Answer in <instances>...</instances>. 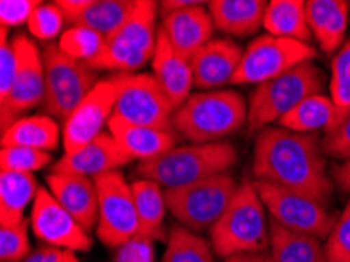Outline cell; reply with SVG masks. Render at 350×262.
Here are the masks:
<instances>
[{
    "instance_id": "cell-1",
    "label": "cell",
    "mask_w": 350,
    "mask_h": 262,
    "mask_svg": "<svg viewBox=\"0 0 350 262\" xmlns=\"http://www.w3.org/2000/svg\"><path fill=\"white\" fill-rule=\"evenodd\" d=\"M253 174L283 189L306 195L327 205L333 179L317 133H299L284 127L259 131L253 153Z\"/></svg>"
},
{
    "instance_id": "cell-2",
    "label": "cell",
    "mask_w": 350,
    "mask_h": 262,
    "mask_svg": "<svg viewBox=\"0 0 350 262\" xmlns=\"http://www.w3.org/2000/svg\"><path fill=\"white\" fill-rule=\"evenodd\" d=\"M209 240L215 254L224 259L241 253L267 251L270 224L254 183L243 181L239 184L228 209L209 229Z\"/></svg>"
},
{
    "instance_id": "cell-3",
    "label": "cell",
    "mask_w": 350,
    "mask_h": 262,
    "mask_svg": "<svg viewBox=\"0 0 350 262\" xmlns=\"http://www.w3.org/2000/svg\"><path fill=\"white\" fill-rule=\"evenodd\" d=\"M247 116L248 105L241 93L209 90L192 94L174 110L173 129L192 143H214L241 129Z\"/></svg>"
},
{
    "instance_id": "cell-4",
    "label": "cell",
    "mask_w": 350,
    "mask_h": 262,
    "mask_svg": "<svg viewBox=\"0 0 350 262\" xmlns=\"http://www.w3.org/2000/svg\"><path fill=\"white\" fill-rule=\"evenodd\" d=\"M237 160V151L231 143H192L176 146L151 162H142L137 173L142 179L154 181L165 189H178L211 176L226 173Z\"/></svg>"
},
{
    "instance_id": "cell-5",
    "label": "cell",
    "mask_w": 350,
    "mask_h": 262,
    "mask_svg": "<svg viewBox=\"0 0 350 262\" xmlns=\"http://www.w3.org/2000/svg\"><path fill=\"white\" fill-rule=\"evenodd\" d=\"M323 83L325 74L311 60L258 85L248 103V129L259 132L272 122H278L301 101L321 94Z\"/></svg>"
},
{
    "instance_id": "cell-6",
    "label": "cell",
    "mask_w": 350,
    "mask_h": 262,
    "mask_svg": "<svg viewBox=\"0 0 350 262\" xmlns=\"http://www.w3.org/2000/svg\"><path fill=\"white\" fill-rule=\"evenodd\" d=\"M157 14L159 2L137 0L134 12L118 30L105 38L103 55L90 68L135 74L148 62H152L159 34Z\"/></svg>"
},
{
    "instance_id": "cell-7",
    "label": "cell",
    "mask_w": 350,
    "mask_h": 262,
    "mask_svg": "<svg viewBox=\"0 0 350 262\" xmlns=\"http://www.w3.org/2000/svg\"><path fill=\"white\" fill-rule=\"evenodd\" d=\"M44 62V99L42 110L57 121H65L99 82L94 69L68 57L55 42L42 47Z\"/></svg>"
},
{
    "instance_id": "cell-8",
    "label": "cell",
    "mask_w": 350,
    "mask_h": 262,
    "mask_svg": "<svg viewBox=\"0 0 350 262\" xmlns=\"http://www.w3.org/2000/svg\"><path fill=\"white\" fill-rule=\"evenodd\" d=\"M237 189L239 184L228 173L178 189H165L168 212L179 224L195 233L211 229L228 209Z\"/></svg>"
},
{
    "instance_id": "cell-9",
    "label": "cell",
    "mask_w": 350,
    "mask_h": 262,
    "mask_svg": "<svg viewBox=\"0 0 350 262\" xmlns=\"http://www.w3.org/2000/svg\"><path fill=\"white\" fill-rule=\"evenodd\" d=\"M254 185L272 222L280 226L317 239H327L332 233L338 217L327 205L264 181H254Z\"/></svg>"
},
{
    "instance_id": "cell-10",
    "label": "cell",
    "mask_w": 350,
    "mask_h": 262,
    "mask_svg": "<svg viewBox=\"0 0 350 262\" xmlns=\"http://www.w3.org/2000/svg\"><path fill=\"white\" fill-rule=\"evenodd\" d=\"M113 79L118 83L113 116L131 125L173 131L174 107L152 74H121Z\"/></svg>"
},
{
    "instance_id": "cell-11",
    "label": "cell",
    "mask_w": 350,
    "mask_h": 262,
    "mask_svg": "<svg viewBox=\"0 0 350 262\" xmlns=\"http://www.w3.org/2000/svg\"><path fill=\"white\" fill-rule=\"evenodd\" d=\"M316 53L310 42L277 38L270 35L258 36L243 52L232 83L261 85L301 63L311 62Z\"/></svg>"
},
{
    "instance_id": "cell-12",
    "label": "cell",
    "mask_w": 350,
    "mask_h": 262,
    "mask_svg": "<svg viewBox=\"0 0 350 262\" xmlns=\"http://www.w3.org/2000/svg\"><path fill=\"white\" fill-rule=\"evenodd\" d=\"M94 183L99 196L96 236L105 247H123L140 233L131 184L121 171L100 174Z\"/></svg>"
},
{
    "instance_id": "cell-13",
    "label": "cell",
    "mask_w": 350,
    "mask_h": 262,
    "mask_svg": "<svg viewBox=\"0 0 350 262\" xmlns=\"http://www.w3.org/2000/svg\"><path fill=\"white\" fill-rule=\"evenodd\" d=\"M12 44L18 57V76L12 93L0 103L2 132L44 99V62L40 47L25 34H16Z\"/></svg>"
},
{
    "instance_id": "cell-14",
    "label": "cell",
    "mask_w": 350,
    "mask_h": 262,
    "mask_svg": "<svg viewBox=\"0 0 350 262\" xmlns=\"http://www.w3.org/2000/svg\"><path fill=\"white\" fill-rule=\"evenodd\" d=\"M29 220L36 239L47 247L70 250L74 253H85L93 247L90 233L85 231L82 224L44 187H40L38 195L31 205Z\"/></svg>"
},
{
    "instance_id": "cell-15",
    "label": "cell",
    "mask_w": 350,
    "mask_h": 262,
    "mask_svg": "<svg viewBox=\"0 0 350 262\" xmlns=\"http://www.w3.org/2000/svg\"><path fill=\"white\" fill-rule=\"evenodd\" d=\"M116 99H118L116 80L113 77L99 80L92 93L82 101V104L63 125L62 138L65 154H74L104 132V126H107L113 116Z\"/></svg>"
},
{
    "instance_id": "cell-16",
    "label": "cell",
    "mask_w": 350,
    "mask_h": 262,
    "mask_svg": "<svg viewBox=\"0 0 350 262\" xmlns=\"http://www.w3.org/2000/svg\"><path fill=\"white\" fill-rule=\"evenodd\" d=\"M132 162V159L120 148L110 132H103L87 146L74 154H65L52 167V173H74L98 178L110 171H120Z\"/></svg>"
},
{
    "instance_id": "cell-17",
    "label": "cell",
    "mask_w": 350,
    "mask_h": 262,
    "mask_svg": "<svg viewBox=\"0 0 350 262\" xmlns=\"http://www.w3.org/2000/svg\"><path fill=\"white\" fill-rule=\"evenodd\" d=\"M52 196L82 224L85 231H96L99 196L94 179L74 173H51L46 176Z\"/></svg>"
},
{
    "instance_id": "cell-18",
    "label": "cell",
    "mask_w": 350,
    "mask_h": 262,
    "mask_svg": "<svg viewBox=\"0 0 350 262\" xmlns=\"http://www.w3.org/2000/svg\"><path fill=\"white\" fill-rule=\"evenodd\" d=\"M55 3L70 27H88L107 38L126 23L137 0H58Z\"/></svg>"
},
{
    "instance_id": "cell-19",
    "label": "cell",
    "mask_w": 350,
    "mask_h": 262,
    "mask_svg": "<svg viewBox=\"0 0 350 262\" xmlns=\"http://www.w3.org/2000/svg\"><path fill=\"white\" fill-rule=\"evenodd\" d=\"M243 52L231 40H211L192 57L196 88L214 90L234 80Z\"/></svg>"
},
{
    "instance_id": "cell-20",
    "label": "cell",
    "mask_w": 350,
    "mask_h": 262,
    "mask_svg": "<svg viewBox=\"0 0 350 262\" xmlns=\"http://www.w3.org/2000/svg\"><path fill=\"white\" fill-rule=\"evenodd\" d=\"M151 63L152 76L161 83L174 109H179L192 96L190 92L195 87L192 63L173 49L161 27H159L157 46Z\"/></svg>"
},
{
    "instance_id": "cell-21",
    "label": "cell",
    "mask_w": 350,
    "mask_h": 262,
    "mask_svg": "<svg viewBox=\"0 0 350 262\" xmlns=\"http://www.w3.org/2000/svg\"><path fill=\"white\" fill-rule=\"evenodd\" d=\"M204 5L206 2L195 5L162 19L161 29L170 44L187 60H192L195 53L212 40L214 34V23Z\"/></svg>"
},
{
    "instance_id": "cell-22",
    "label": "cell",
    "mask_w": 350,
    "mask_h": 262,
    "mask_svg": "<svg viewBox=\"0 0 350 262\" xmlns=\"http://www.w3.org/2000/svg\"><path fill=\"white\" fill-rule=\"evenodd\" d=\"M107 129L127 156L132 160H140V163L151 162L176 148V138L172 131L131 125L116 116L110 118Z\"/></svg>"
},
{
    "instance_id": "cell-23",
    "label": "cell",
    "mask_w": 350,
    "mask_h": 262,
    "mask_svg": "<svg viewBox=\"0 0 350 262\" xmlns=\"http://www.w3.org/2000/svg\"><path fill=\"white\" fill-rule=\"evenodd\" d=\"M306 21L321 49L332 55L341 49L350 23V3L344 0H308Z\"/></svg>"
},
{
    "instance_id": "cell-24",
    "label": "cell",
    "mask_w": 350,
    "mask_h": 262,
    "mask_svg": "<svg viewBox=\"0 0 350 262\" xmlns=\"http://www.w3.org/2000/svg\"><path fill=\"white\" fill-rule=\"evenodd\" d=\"M215 29L232 36H248L262 27L264 0H211L206 2Z\"/></svg>"
},
{
    "instance_id": "cell-25",
    "label": "cell",
    "mask_w": 350,
    "mask_h": 262,
    "mask_svg": "<svg viewBox=\"0 0 350 262\" xmlns=\"http://www.w3.org/2000/svg\"><path fill=\"white\" fill-rule=\"evenodd\" d=\"M137 217H139L140 236L151 240H165V215L168 211L165 190L154 181L142 179L131 183Z\"/></svg>"
},
{
    "instance_id": "cell-26",
    "label": "cell",
    "mask_w": 350,
    "mask_h": 262,
    "mask_svg": "<svg viewBox=\"0 0 350 262\" xmlns=\"http://www.w3.org/2000/svg\"><path fill=\"white\" fill-rule=\"evenodd\" d=\"M38 192L35 174L0 170V226L23 222L24 211L33 205Z\"/></svg>"
},
{
    "instance_id": "cell-27",
    "label": "cell",
    "mask_w": 350,
    "mask_h": 262,
    "mask_svg": "<svg viewBox=\"0 0 350 262\" xmlns=\"http://www.w3.org/2000/svg\"><path fill=\"white\" fill-rule=\"evenodd\" d=\"M60 143V125L49 115L23 116L2 132V148L24 146L55 151Z\"/></svg>"
},
{
    "instance_id": "cell-28",
    "label": "cell",
    "mask_w": 350,
    "mask_h": 262,
    "mask_svg": "<svg viewBox=\"0 0 350 262\" xmlns=\"http://www.w3.org/2000/svg\"><path fill=\"white\" fill-rule=\"evenodd\" d=\"M270 36L310 42L311 30L306 21L304 0H272L267 3L262 21Z\"/></svg>"
},
{
    "instance_id": "cell-29",
    "label": "cell",
    "mask_w": 350,
    "mask_h": 262,
    "mask_svg": "<svg viewBox=\"0 0 350 262\" xmlns=\"http://www.w3.org/2000/svg\"><path fill=\"white\" fill-rule=\"evenodd\" d=\"M272 262H328L321 239L293 233L270 220Z\"/></svg>"
},
{
    "instance_id": "cell-30",
    "label": "cell",
    "mask_w": 350,
    "mask_h": 262,
    "mask_svg": "<svg viewBox=\"0 0 350 262\" xmlns=\"http://www.w3.org/2000/svg\"><path fill=\"white\" fill-rule=\"evenodd\" d=\"M333 122H335V104L332 98L321 93L301 101L294 110L278 121V125L293 132L316 133L321 129L328 132Z\"/></svg>"
},
{
    "instance_id": "cell-31",
    "label": "cell",
    "mask_w": 350,
    "mask_h": 262,
    "mask_svg": "<svg viewBox=\"0 0 350 262\" xmlns=\"http://www.w3.org/2000/svg\"><path fill=\"white\" fill-rule=\"evenodd\" d=\"M215 256L211 242L192 229L178 224L168 231L162 262H215Z\"/></svg>"
},
{
    "instance_id": "cell-32",
    "label": "cell",
    "mask_w": 350,
    "mask_h": 262,
    "mask_svg": "<svg viewBox=\"0 0 350 262\" xmlns=\"http://www.w3.org/2000/svg\"><path fill=\"white\" fill-rule=\"evenodd\" d=\"M58 47L68 57L87 63L92 66L103 55L105 36L83 25H71L63 31L58 40Z\"/></svg>"
},
{
    "instance_id": "cell-33",
    "label": "cell",
    "mask_w": 350,
    "mask_h": 262,
    "mask_svg": "<svg viewBox=\"0 0 350 262\" xmlns=\"http://www.w3.org/2000/svg\"><path fill=\"white\" fill-rule=\"evenodd\" d=\"M330 98L335 104V122L328 132L335 131L350 114V40L332 58Z\"/></svg>"
},
{
    "instance_id": "cell-34",
    "label": "cell",
    "mask_w": 350,
    "mask_h": 262,
    "mask_svg": "<svg viewBox=\"0 0 350 262\" xmlns=\"http://www.w3.org/2000/svg\"><path fill=\"white\" fill-rule=\"evenodd\" d=\"M52 162L51 153L24 146H7L0 151V167L2 171H19L31 173L46 168Z\"/></svg>"
},
{
    "instance_id": "cell-35",
    "label": "cell",
    "mask_w": 350,
    "mask_h": 262,
    "mask_svg": "<svg viewBox=\"0 0 350 262\" xmlns=\"http://www.w3.org/2000/svg\"><path fill=\"white\" fill-rule=\"evenodd\" d=\"M66 23V18L60 7L54 3H42L38 5L33 14L30 16L27 27L30 35L38 41H44L46 44L58 35L62 34L63 25Z\"/></svg>"
},
{
    "instance_id": "cell-36",
    "label": "cell",
    "mask_w": 350,
    "mask_h": 262,
    "mask_svg": "<svg viewBox=\"0 0 350 262\" xmlns=\"http://www.w3.org/2000/svg\"><path fill=\"white\" fill-rule=\"evenodd\" d=\"M30 220L0 226V259L2 262H23L31 253L29 240Z\"/></svg>"
},
{
    "instance_id": "cell-37",
    "label": "cell",
    "mask_w": 350,
    "mask_h": 262,
    "mask_svg": "<svg viewBox=\"0 0 350 262\" xmlns=\"http://www.w3.org/2000/svg\"><path fill=\"white\" fill-rule=\"evenodd\" d=\"M323 248L328 262H350V201L338 215Z\"/></svg>"
},
{
    "instance_id": "cell-38",
    "label": "cell",
    "mask_w": 350,
    "mask_h": 262,
    "mask_svg": "<svg viewBox=\"0 0 350 262\" xmlns=\"http://www.w3.org/2000/svg\"><path fill=\"white\" fill-rule=\"evenodd\" d=\"M10 30L7 27H2L0 31V103L5 101L12 93L14 87L16 76H18V57H16V51L8 41Z\"/></svg>"
},
{
    "instance_id": "cell-39",
    "label": "cell",
    "mask_w": 350,
    "mask_h": 262,
    "mask_svg": "<svg viewBox=\"0 0 350 262\" xmlns=\"http://www.w3.org/2000/svg\"><path fill=\"white\" fill-rule=\"evenodd\" d=\"M323 154L328 157L344 160L350 159V114L335 131L325 133L322 140Z\"/></svg>"
},
{
    "instance_id": "cell-40",
    "label": "cell",
    "mask_w": 350,
    "mask_h": 262,
    "mask_svg": "<svg viewBox=\"0 0 350 262\" xmlns=\"http://www.w3.org/2000/svg\"><path fill=\"white\" fill-rule=\"evenodd\" d=\"M41 2L36 0H2L0 2V19L2 27H19L27 24L30 16Z\"/></svg>"
},
{
    "instance_id": "cell-41",
    "label": "cell",
    "mask_w": 350,
    "mask_h": 262,
    "mask_svg": "<svg viewBox=\"0 0 350 262\" xmlns=\"http://www.w3.org/2000/svg\"><path fill=\"white\" fill-rule=\"evenodd\" d=\"M154 240L135 236L118 250L116 262H152L154 261Z\"/></svg>"
},
{
    "instance_id": "cell-42",
    "label": "cell",
    "mask_w": 350,
    "mask_h": 262,
    "mask_svg": "<svg viewBox=\"0 0 350 262\" xmlns=\"http://www.w3.org/2000/svg\"><path fill=\"white\" fill-rule=\"evenodd\" d=\"M23 262H79V258L74 251L42 245L31 251Z\"/></svg>"
},
{
    "instance_id": "cell-43",
    "label": "cell",
    "mask_w": 350,
    "mask_h": 262,
    "mask_svg": "<svg viewBox=\"0 0 350 262\" xmlns=\"http://www.w3.org/2000/svg\"><path fill=\"white\" fill-rule=\"evenodd\" d=\"M204 2H198V0H162L159 3V13H161L162 19L167 18L170 14L184 12L190 7H195V5H200Z\"/></svg>"
},
{
    "instance_id": "cell-44",
    "label": "cell",
    "mask_w": 350,
    "mask_h": 262,
    "mask_svg": "<svg viewBox=\"0 0 350 262\" xmlns=\"http://www.w3.org/2000/svg\"><path fill=\"white\" fill-rule=\"evenodd\" d=\"M333 181L339 189L350 194V159L344 160L333 168Z\"/></svg>"
},
{
    "instance_id": "cell-45",
    "label": "cell",
    "mask_w": 350,
    "mask_h": 262,
    "mask_svg": "<svg viewBox=\"0 0 350 262\" xmlns=\"http://www.w3.org/2000/svg\"><path fill=\"white\" fill-rule=\"evenodd\" d=\"M224 262H272L270 251H259V253H241L226 258Z\"/></svg>"
}]
</instances>
